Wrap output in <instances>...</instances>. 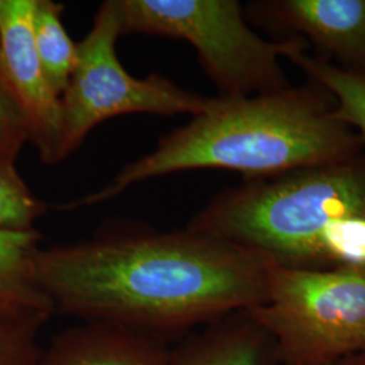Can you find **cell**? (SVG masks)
Wrapping results in <instances>:
<instances>
[{
	"instance_id": "obj_13",
	"label": "cell",
	"mask_w": 365,
	"mask_h": 365,
	"mask_svg": "<svg viewBox=\"0 0 365 365\" xmlns=\"http://www.w3.org/2000/svg\"><path fill=\"white\" fill-rule=\"evenodd\" d=\"M309 46L303 42L287 54L303 73L324 87L334 99L339 118L344 119L365 143V78L344 72L336 66L307 52Z\"/></svg>"
},
{
	"instance_id": "obj_16",
	"label": "cell",
	"mask_w": 365,
	"mask_h": 365,
	"mask_svg": "<svg viewBox=\"0 0 365 365\" xmlns=\"http://www.w3.org/2000/svg\"><path fill=\"white\" fill-rule=\"evenodd\" d=\"M27 141L25 119L0 73V163H15Z\"/></svg>"
},
{
	"instance_id": "obj_7",
	"label": "cell",
	"mask_w": 365,
	"mask_h": 365,
	"mask_svg": "<svg viewBox=\"0 0 365 365\" xmlns=\"http://www.w3.org/2000/svg\"><path fill=\"white\" fill-rule=\"evenodd\" d=\"M36 0H0V73L26 123L41 161L63 157V106L36 52L31 15Z\"/></svg>"
},
{
	"instance_id": "obj_5",
	"label": "cell",
	"mask_w": 365,
	"mask_h": 365,
	"mask_svg": "<svg viewBox=\"0 0 365 365\" xmlns=\"http://www.w3.org/2000/svg\"><path fill=\"white\" fill-rule=\"evenodd\" d=\"M248 312L282 365H339L365 351V271L274 265L268 299Z\"/></svg>"
},
{
	"instance_id": "obj_10",
	"label": "cell",
	"mask_w": 365,
	"mask_h": 365,
	"mask_svg": "<svg viewBox=\"0 0 365 365\" xmlns=\"http://www.w3.org/2000/svg\"><path fill=\"white\" fill-rule=\"evenodd\" d=\"M170 365H282L271 334L249 312L225 315L172 348Z\"/></svg>"
},
{
	"instance_id": "obj_2",
	"label": "cell",
	"mask_w": 365,
	"mask_h": 365,
	"mask_svg": "<svg viewBox=\"0 0 365 365\" xmlns=\"http://www.w3.org/2000/svg\"><path fill=\"white\" fill-rule=\"evenodd\" d=\"M363 149V138L339 118L333 96L314 81L255 96H218L102 190L61 209L103 203L134 184L176 172L233 170L247 182L337 161Z\"/></svg>"
},
{
	"instance_id": "obj_14",
	"label": "cell",
	"mask_w": 365,
	"mask_h": 365,
	"mask_svg": "<svg viewBox=\"0 0 365 365\" xmlns=\"http://www.w3.org/2000/svg\"><path fill=\"white\" fill-rule=\"evenodd\" d=\"M48 210V205L34 195L15 163H0V229L30 232L34 222Z\"/></svg>"
},
{
	"instance_id": "obj_11",
	"label": "cell",
	"mask_w": 365,
	"mask_h": 365,
	"mask_svg": "<svg viewBox=\"0 0 365 365\" xmlns=\"http://www.w3.org/2000/svg\"><path fill=\"white\" fill-rule=\"evenodd\" d=\"M39 242L37 230L0 229V321H49L54 313L37 276Z\"/></svg>"
},
{
	"instance_id": "obj_12",
	"label": "cell",
	"mask_w": 365,
	"mask_h": 365,
	"mask_svg": "<svg viewBox=\"0 0 365 365\" xmlns=\"http://www.w3.org/2000/svg\"><path fill=\"white\" fill-rule=\"evenodd\" d=\"M64 6L53 0H36L31 31L39 63L53 90L61 98L78 66V48L63 24Z\"/></svg>"
},
{
	"instance_id": "obj_9",
	"label": "cell",
	"mask_w": 365,
	"mask_h": 365,
	"mask_svg": "<svg viewBox=\"0 0 365 365\" xmlns=\"http://www.w3.org/2000/svg\"><path fill=\"white\" fill-rule=\"evenodd\" d=\"M163 336L106 322H86L56 334L36 365H170Z\"/></svg>"
},
{
	"instance_id": "obj_1",
	"label": "cell",
	"mask_w": 365,
	"mask_h": 365,
	"mask_svg": "<svg viewBox=\"0 0 365 365\" xmlns=\"http://www.w3.org/2000/svg\"><path fill=\"white\" fill-rule=\"evenodd\" d=\"M36 265L54 312L163 337L264 304L274 268L257 252L187 227L39 248Z\"/></svg>"
},
{
	"instance_id": "obj_17",
	"label": "cell",
	"mask_w": 365,
	"mask_h": 365,
	"mask_svg": "<svg viewBox=\"0 0 365 365\" xmlns=\"http://www.w3.org/2000/svg\"><path fill=\"white\" fill-rule=\"evenodd\" d=\"M339 365H365V351L364 352L357 353L354 356H351L341 361Z\"/></svg>"
},
{
	"instance_id": "obj_3",
	"label": "cell",
	"mask_w": 365,
	"mask_h": 365,
	"mask_svg": "<svg viewBox=\"0 0 365 365\" xmlns=\"http://www.w3.org/2000/svg\"><path fill=\"white\" fill-rule=\"evenodd\" d=\"M187 229L257 252L280 268L365 271V149L247 180L210 200Z\"/></svg>"
},
{
	"instance_id": "obj_4",
	"label": "cell",
	"mask_w": 365,
	"mask_h": 365,
	"mask_svg": "<svg viewBox=\"0 0 365 365\" xmlns=\"http://www.w3.org/2000/svg\"><path fill=\"white\" fill-rule=\"evenodd\" d=\"M122 34L187 41L221 98L255 96L291 87L282 57L300 38H261L237 0H117Z\"/></svg>"
},
{
	"instance_id": "obj_15",
	"label": "cell",
	"mask_w": 365,
	"mask_h": 365,
	"mask_svg": "<svg viewBox=\"0 0 365 365\" xmlns=\"http://www.w3.org/2000/svg\"><path fill=\"white\" fill-rule=\"evenodd\" d=\"M42 319L0 321V365H36Z\"/></svg>"
},
{
	"instance_id": "obj_6",
	"label": "cell",
	"mask_w": 365,
	"mask_h": 365,
	"mask_svg": "<svg viewBox=\"0 0 365 365\" xmlns=\"http://www.w3.org/2000/svg\"><path fill=\"white\" fill-rule=\"evenodd\" d=\"M120 36L117 0L103 1L91 30L78 43V66L61 96L64 158L83 144L92 129L110 118L131 114L194 117L209 106V98L187 91L156 73L144 78L131 76L118 58Z\"/></svg>"
},
{
	"instance_id": "obj_8",
	"label": "cell",
	"mask_w": 365,
	"mask_h": 365,
	"mask_svg": "<svg viewBox=\"0 0 365 365\" xmlns=\"http://www.w3.org/2000/svg\"><path fill=\"white\" fill-rule=\"evenodd\" d=\"M244 15L280 41L303 39L317 57L365 78V0H259Z\"/></svg>"
}]
</instances>
